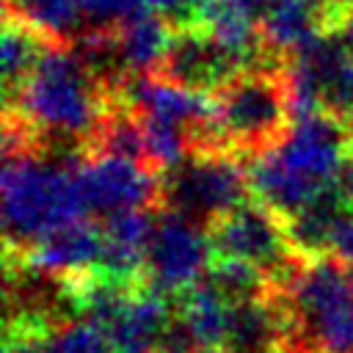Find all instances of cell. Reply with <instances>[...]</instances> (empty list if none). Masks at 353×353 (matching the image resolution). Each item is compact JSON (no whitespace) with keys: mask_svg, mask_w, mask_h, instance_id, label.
Here are the masks:
<instances>
[{"mask_svg":"<svg viewBox=\"0 0 353 353\" xmlns=\"http://www.w3.org/2000/svg\"><path fill=\"white\" fill-rule=\"evenodd\" d=\"M116 99L119 88L105 83L74 47L50 44L25 83L6 97V119L17 121L39 149L72 143L88 152Z\"/></svg>","mask_w":353,"mask_h":353,"instance_id":"6da1fadb","label":"cell"},{"mask_svg":"<svg viewBox=\"0 0 353 353\" xmlns=\"http://www.w3.org/2000/svg\"><path fill=\"white\" fill-rule=\"evenodd\" d=\"M3 234L8 256L28 251L50 232L85 218V201L77 185L83 157H44L41 149L3 152Z\"/></svg>","mask_w":353,"mask_h":353,"instance_id":"7a4b0ae2","label":"cell"},{"mask_svg":"<svg viewBox=\"0 0 353 353\" xmlns=\"http://www.w3.org/2000/svg\"><path fill=\"white\" fill-rule=\"evenodd\" d=\"M292 317L287 347L309 353H353V268L336 254L303 259L279 287Z\"/></svg>","mask_w":353,"mask_h":353,"instance_id":"3957f363","label":"cell"},{"mask_svg":"<svg viewBox=\"0 0 353 353\" xmlns=\"http://www.w3.org/2000/svg\"><path fill=\"white\" fill-rule=\"evenodd\" d=\"M212 102L218 143L234 154H262L292 127L284 63L237 72L215 91Z\"/></svg>","mask_w":353,"mask_h":353,"instance_id":"277c9868","label":"cell"},{"mask_svg":"<svg viewBox=\"0 0 353 353\" xmlns=\"http://www.w3.org/2000/svg\"><path fill=\"white\" fill-rule=\"evenodd\" d=\"M248 190V171L226 149L190 152L160 176V204L207 229L240 207Z\"/></svg>","mask_w":353,"mask_h":353,"instance_id":"5b68a950","label":"cell"},{"mask_svg":"<svg viewBox=\"0 0 353 353\" xmlns=\"http://www.w3.org/2000/svg\"><path fill=\"white\" fill-rule=\"evenodd\" d=\"M207 232L215 256H234L256 265L270 276L273 287H284L303 262L287 237L284 218L262 201H243Z\"/></svg>","mask_w":353,"mask_h":353,"instance_id":"8992f818","label":"cell"},{"mask_svg":"<svg viewBox=\"0 0 353 353\" xmlns=\"http://www.w3.org/2000/svg\"><path fill=\"white\" fill-rule=\"evenodd\" d=\"M290 174L309 182L317 190L339 182V174L353 152V130L345 116L320 110L314 116L292 121L287 135L268 149Z\"/></svg>","mask_w":353,"mask_h":353,"instance_id":"52a82bcc","label":"cell"},{"mask_svg":"<svg viewBox=\"0 0 353 353\" xmlns=\"http://www.w3.org/2000/svg\"><path fill=\"white\" fill-rule=\"evenodd\" d=\"M210 232L182 212L165 210L154 221V232L146 251L143 284L163 295L185 292L201 281L212 265Z\"/></svg>","mask_w":353,"mask_h":353,"instance_id":"ba28073f","label":"cell"},{"mask_svg":"<svg viewBox=\"0 0 353 353\" xmlns=\"http://www.w3.org/2000/svg\"><path fill=\"white\" fill-rule=\"evenodd\" d=\"M77 185L88 212L113 215L121 210L160 204L154 168L116 154H88L77 163Z\"/></svg>","mask_w":353,"mask_h":353,"instance_id":"9c48e42d","label":"cell"},{"mask_svg":"<svg viewBox=\"0 0 353 353\" xmlns=\"http://www.w3.org/2000/svg\"><path fill=\"white\" fill-rule=\"evenodd\" d=\"M99 256H102V226L80 218L50 232L28 251L8 259H17L19 268H28L44 279L66 284L99 268Z\"/></svg>","mask_w":353,"mask_h":353,"instance_id":"30bf717a","label":"cell"},{"mask_svg":"<svg viewBox=\"0 0 353 353\" xmlns=\"http://www.w3.org/2000/svg\"><path fill=\"white\" fill-rule=\"evenodd\" d=\"M171 83L196 88V91H218L229 77L243 72L232 55H226L215 39L204 28H179L154 69Z\"/></svg>","mask_w":353,"mask_h":353,"instance_id":"8fae6325","label":"cell"},{"mask_svg":"<svg viewBox=\"0 0 353 353\" xmlns=\"http://www.w3.org/2000/svg\"><path fill=\"white\" fill-rule=\"evenodd\" d=\"M154 221L157 215L152 218L149 207H135L108 215V221L102 223V256L97 270L127 284L143 279Z\"/></svg>","mask_w":353,"mask_h":353,"instance_id":"7c38bea8","label":"cell"},{"mask_svg":"<svg viewBox=\"0 0 353 353\" xmlns=\"http://www.w3.org/2000/svg\"><path fill=\"white\" fill-rule=\"evenodd\" d=\"M171 320L174 317L165 295L143 284L130 292L105 331L110 334L116 353H152Z\"/></svg>","mask_w":353,"mask_h":353,"instance_id":"4fadbf2b","label":"cell"},{"mask_svg":"<svg viewBox=\"0 0 353 353\" xmlns=\"http://www.w3.org/2000/svg\"><path fill=\"white\" fill-rule=\"evenodd\" d=\"M174 22L149 8H138L130 14L116 30H113V44L116 55L121 63L124 74H143L154 72L174 39Z\"/></svg>","mask_w":353,"mask_h":353,"instance_id":"5bb4252c","label":"cell"},{"mask_svg":"<svg viewBox=\"0 0 353 353\" xmlns=\"http://www.w3.org/2000/svg\"><path fill=\"white\" fill-rule=\"evenodd\" d=\"M353 210L339 188H328L323 190L312 204H306L301 212L284 218L287 223V237L295 248V254L301 259H312V256H323L331 254V240L334 232L342 221V215Z\"/></svg>","mask_w":353,"mask_h":353,"instance_id":"9a60e30c","label":"cell"},{"mask_svg":"<svg viewBox=\"0 0 353 353\" xmlns=\"http://www.w3.org/2000/svg\"><path fill=\"white\" fill-rule=\"evenodd\" d=\"M229 312L232 301L210 279H201L199 284L182 292L179 320L185 323L199 347H226Z\"/></svg>","mask_w":353,"mask_h":353,"instance_id":"2e32d148","label":"cell"},{"mask_svg":"<svg viewBox=\"0 0 353 353\" xmlns=\"http://www.w3.org/2000/svg\"><path fill=\"white\" fill-rule=\"evenodd\" d=\"M323 28V14L312 0H284L259 17L262 41L270 55L298 52Z\"/></svg>","mask_w":353,"mask_h":353,"instance_id":"e0dca14e","label":"cell"},{"mask_svg":"<svg viewBox=\"0 0 353 353\" xmlns=\"http://www.w3.org/2000/svg\"><path fill=\"white\" fill-rule=\"evenodd\" d=\"M6 14L22 19L52 44H69L83 25L80 0H6Z\"/></svg>","mask_w":353,"mask_h":353,"instance_id":"ac0fdd59","label":"cell"},{"mask_svg":"<svg viewBox=\"0 0 353 353\" xmlns=\"http://www.w3.org/2000/svg\"><path fill=\"white\" fill-rule=\"evenodd\" d=\"M52 41H47L39 30L25 25L22 19L6 14V28H3V83H6V97L14 94L25 77L33 72L39 58L47 52Z\"/></svg>","mask_w":353,"mask_h":353,"instance_id":"d6986e66","label":"cell"},{"mask_svg":"<svg viewBox=\"0 0 353 353\" xmlns=\"http://www.w3.org/2000/svg\"><path fill=\"white\" fill-rule=\"evenodd\" d=\"M39 353H116L110 334L97 320H74L44 325L39 331Z\"/></svg>","mask_w":353,"mask_h":353,"instance_id":"ffe728a7","label":"cell"},{"mask_svg":"<svg viewBox=\"0 0 353 353\" xmlns=\"http://www.w3.org/2000/svg\"><path fill=\"white\" fill-rule=\"evenodd\" d=\"M207 279L229 298V301H243L254 295H265L273 290V281L265 270L245 259L234 256H215V262L207 270Z\"/></svg>","mask_w":353,"mask_h":353,"instance_id":"44dd1931","label":"cell"},{"mask_svg":"<svg viewBox=\"0 0 353 353\" xmlns=\"http://www.w3.org/2000/svg\"><path fill=\"white\" fill-rule=\"evenodd\" d=\"M138 8V0H80L83 22L88 30H116Z\"/></svg>","mask_w":353,"mask_h":353,"instance_id":"7402d4cb","label":"cell"},{"mask_svg":"<svg viewBox=\"0 0 353 353\" xmlns=\"http://www.w3.org/2000/svg\"><path fill=\"white\" fill-rule=\"evenodd\" d=\"M331 254H336L342 262H347L353 268V210H347L334 232L331 240Z\"/></svg>","mask_w":353,"mask_h":353,"instance_id":"603a6c76","label":"cell"},{"mask_svg":"<svg viewBox=\"0 0 353 353\" xmlns=\"http://www.w3.org/2000/svg\"><path fill=\"white\" fill-rule=\"evenodd\" d=\"M320 14H323V25H328L331 19H336L339 14H345L347 8H353V0H312Z\"/></svg>","mask_w":353,"mask_h":353,"instance_id":"cb8c5ba5","label":"cell"},{"mask_svg":"<svg viewBox=\"0 0 353 353\" xmlns=\"http://www.w3.org/2000/svg\"><path fill=\"white\" fill-rule=\"evenodd\" d=\"M339 190H342L345 201L353 207V152H350V157H347V163H345V168L339 174Z\"/></svg>","mask_w":353,"mask_h":353,"instance_id":"d4e9b609","label":"cell"},{"mask_svg":"<svg viewBox=\"0 0 353 353\" xmlns=\"http://www.w3.org/2000/svg\"><path fill=\"white\" fill-rule=\"evenodd\" d=\"M138 3H141V8L165 14L171 22H174V17H176V11H179V0H138Z\"/></svg>","mask_w":353,"mask_h":353,"instance_id":"484cf974","label":"cell"},{"mask_svg":"<svg viewBox=\"0 0 353 353\" xmlns=\"http://www.w3.org/2000/svg\"><path fill=\"white\" fill-rule=\"evenodd\" d=\"M237 3H240L248 14H254V17L259 19L262 14H268L270 8H276V6H279V3H284V0H237Z\"/></svg>","mask_w":353,"mask_h":353,"instance_id":"4316f807","label":"cell"},{"mask_svg":"<svg viewBox=\"0 0 353 353\" xmlns=\"http://www.w3.org/2000/svg\"><path fill=\"white\" fill-rule=\"evenodd\" d=\"M196 353H232L229 347H201V350H196Z\"/></svg>","mask_w":353,"mask_h":353,"instance_id":"83f0119b","label":"cell"},{"mask_svg":"<svg viewBox=\"0 0 353 353\" xmlns=\"http://www.w3.org/2000/svg\"><path fill=\"white\" fill-rule=\"evenodd\" d=\"M276 353H309V350H298V347H281V350H276Z\"/></svg>","mask_w":353,"mask_h":353,"instance_id":"f1b7e54d","label":"cell"},{"mask_svg":"<svg viewBox=\"0 0 353 353\" xmlns=\"http://www.w3.org/2000/svg\"><path fill=\"white\" fill-rule=\"evenodd\" d=\"M347 124H350V130H353V113H350V116H347Z\"/></svg>","mask_w":353,"mask_h":353,"instance_id":"f546056e","label":"cell"}]
</instances>
